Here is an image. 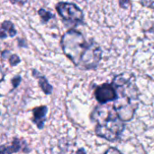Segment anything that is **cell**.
Listing matches in <instances>:
<instances>
[{
	"label": "cell",
	"instance_id": "cell-17",
	"mask_svg": "<svg viewBox=\"0 0 154 154\" xmlns=\"http://www.w3.org/2000/svg\"><path fill=\"white\" fill-rule=\"evenodd\" d=\"M129 3V0H120V4L122 6H124V5H126Z\"/></svg>",
	"mask_w": 154,
	"mask_h": 154
},
{
	"label": "cell",
	"instance_id": "cell-5",
	"mask_svg": "<svg viewBox=\"0 0 154 154\" xmlns=\"http://www.w3.org/2000/svg\"><path fill=\"white\" fill-rule=\"evenodd\" d=\"M95 97L100 104L114 102L116 99V92L112 84H103L95 89Z\"/></svg>",
	"mask_w": 154,
	"mask_h": 154
},
{
	"label": "cell",
	"instance_id": "cell-10",
	"mask_svg": "<svg viewBox=\"0 0 154 154\" xmlns=\"http://www.w3.org/2000/svg\"><path fill=\"white\" fill-rule=\"evenodd\" d=\"M38 15H40V17L42 19V22L44 23V24H46L51 17H53V15L51 12H49V11H47V10H45L43 8L39 9Z\"/></svg>",
	"mask_w": 154,
	"mask_h": 154
},
{
	"label": "cell",
	"instance_id": "cell-12",
	"mask_svg": "<svg viewBox=\"0 0 154 154\" xmlns=\"http://www.w3.org/2000/svg\"><path fill=\"white\" fill-rule=\"evenodd\" d=\"M21 81H22V77H21L20 75H17V76H15L14 78H13V80H12L13 88H16V87L20 84Z\"/></svg>",
	"mask_w": 154,
	"mask_h": 154
},
{
	"label": "cell",
	"instance_id": "cell-3",
	"mask_svg": "<svg viewBox=\"0 0 154 154\" xmlns=\"http://www.w3.org/2000/svg\"><path fill=\"white\" fill-rule=\"evenodd\" d=\"M91 119L96 123V134L109 142L117 141L125 130V123L113 106L107 103L97 106L91 113Z\"/></svg>",
	"mask_w": 154,
	"mask_h": 154
},
{
	"label": "cell",
	"instance_id": "cell-16",
	"mask_svg": "<svg viewBox=\"0 0 154 154\" xmlns=\"http://www.w3.org/2000/svg\"><path fill=\"white\" fill-rule=\"evenodd\" d=\"M4 76H5V74H4V73H3V71H2V69H1V67H0V83L3 81Z\"/></svg>",
	"mask_w": 154,
	"mask_h": 154
},
{
	"label": "cell",
	"instance_id": "cell-13",
	"mask_svg": "<svg viewBox=\"0 0 154 154\" xmlns=\"http://www.w3.org/2000/svg\"><path fill=\"white\" fill-rule=\"evenodd\" d=\"M105 154H122L117 149H116V148H109Z\"/></svg>",
	"mask_w": 154,
	"mask_h": 154
},
{
	"label": "cell",
	"instance_id": "cell-1",
	"mask_svg": "<svg viewBox=\"0 0 154 154\" xmlns=\"http://www.w3.org/2000/svg\"><path fill=\"white\" fill-rule=\"evenodd\" d=\"M61 47L65 55L82 70H92L97 67L102 58V50L94 40H87L84 35L69 29L61 37Z\"/></svg>",
	"mask_w": 154,
	"mask_h": 154
},
{
	"label": "cell",
	"instance_id": "cell-14",
	"mask_svg": "<svg viewBox=\"0 0 154 154\" xmlns=\"http://www.w3.org/2000/svg\"><path fill=\"white\" fill-rule=\"evenodd\" d=\"M70 154H87V153H86V152H85V150H84L83 148H79V149H78L77 151H75V152H71Z\"/></svg>",
	"mask_w": 154,
	"mask_h": 154
},
{
	"label": "cell",
	"instance_id": "cell-4",
	"mask_svg": "<svg viewBox=\"0 0 154 154\" xmlns=\"http://www.w3.org/2000/svg\"><path fill=\"white\" fill-rule=\"evenodd\" d=\"M56 10L66 25L76 26L83 24V12L75 4L69 2H60L56 5Z\"/></svg>",
	"mask_w": 154,
	"mask_h": 154
},
{
	"label": "cell",
	"instance_id": "cell-7",
	"mask_svg": "<svg viewBox=\"0 0 154 154\" xmlns=\"http://www.w3.org/2000/svg\"><path fill=\"white\" fill-rule=\"evenodd\" d=\"M48 113V107L42 105L32 110V122L39 130L43 129L46 121V114Z\"/></svg>",
	"mask_w": 154,
	"mask_h": 154
},
{
	"label": "cell",
	"instance_id": "cell-9",
	"mask_svg": "<svg viewBox=\"0 0 154 154\" xmlns=\"http://www.w3.org/2000/svg\"><path fill=\"white\" fill-rule=\"evenodd\" d=\"M16 34V30L11 21H4L0 26V39L6 37H14Z\"/></svg>",
	"mask_w": 154,
	"mask_h": 154
},
{
	"label": "cell",
	"instance_id": "cell-6",
	"mask_svg": "<svg viewBox=\"0 0 154 154\" xmlns=\"http://www.w3.org/2000/svg\"><path fill=\"white\" fill-rule=\"evenodd\" d=\"M23 152L28 153L30 152L29 146L23 139L14 138V140L7 144H3L0 146V154H13Z\"/></svg>",
	"mask_w": 154,
	"mask_h": 154
},
{
	"label": "cell",
	"instance_id": "cell-8",
	"mask_svg": "<svg viewBox=\"0 0 154 154\" xmlns=\"http://www.w3.org/2000/svg\"><path fill=\"white\" fill-rule=\"evenodd\" d=\"M32 76L38 80V84L45 94L49 95L52 93V86L49 84L48 80L46 79V77L44 75L41 74L36 69H33L32 70Z\"/></svg>",
	"mask_w": 154,
	"mask_h": 154
},
{
	"label": "cell",
	"instance_id": "cell-15",
	"mask_svg": "<svg viewBox=\"0 0 154 154\" xmlns=\"http://www.w3.org/2000/svg\"><path fill=\"white\" fill-rule=\"evenodd\" d=\"M10 1L15 4H19V5H23L24 3L27 2V0H10Z\"/></svg>",
	"mask_w": 154,
	"mask_h": 154
},
{
	"label": "cell",
	"instance_id": "cell-2",
	"mask_svg": "<svg viewBox=\"0 0 154 154\" xmlns=\"http://www.w3.org/2000/svg\"><path fill=\"white\" fill-rule=\"evenodd\" d=\"M112 84L116 92L113 108L118 117L125 123L131 121L139 105V91L133 77L125 74L116 75Z\"/></svg>",
	"mask_w": 154,
	"mask_h": 154
},
{
	"label": "cell",
	"instance_id": "cell-11",
	"mask_svg": "<svg viewBox=\"0 0 154 154\" xmlns=\"http://www.w3.org/2000/svg\"><path fill=\"white\" fill-rule=\"evenodd\" d=\"M8 61L11 66H15L21 62L20 58L16 54H10V56L8 57Z\"/></svg>",
	"mask_w": 154,
	"mask_h": 154
}]
</instances>
